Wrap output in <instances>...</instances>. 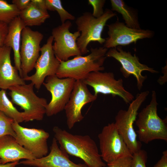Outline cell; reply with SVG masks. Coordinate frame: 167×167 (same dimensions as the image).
I'll list each match as a JSON object with an SVG mask.
<instances>
[{"label": "cell", "mask_w": 167, "mask_h": 167, "mask_svg": "<svg viewBox=\"0 0 167 167\" xmlns=\"http://www.w3.org/2000/svg\"><path fill=\"white\" fill-rule=\"evenodd\" d=\"M97 96L92 94L83 80H76L64 110L66 124L69 129L84 118L82 109L86 104L95 101Z\"/></svg>", "instance_id": "cell-16"}, {"label": "cell", "mask_w": 167, "mask_h": 167, "mask_svg": "<svg viewBox=\"0 0 167 167\" xmlns=\"http://www.w3.org/2000/svg\"><path fill=\"white\" fill-rule=\"evenodd\" d=\"M132 157H125L120 158L111 163L107 164L109 167H130Z\"/></svg>", "instance_id": "cell-29"}, {"label": "cell", "mask_w": 167, "mask_h": 167, "mask_svg": "<svg viewBox=\"0 0 167 167\" xmlns=\"http://www.w3.org/2000/svg\"><path fill=\"white\" fill-rule=\"evenodd\" d=\"M101 158L107 164L123 157H132L114 123L104 126L98 135Z\"/></svg>", "instance_id": "cell-7"}, {"label": "cell", "mask_w": 167, "mask_h": 167, "mask_svg": "<svg viewBox=\"0 0 167 167\" xmlns=\"http://www.w3.org/2000/svg\"><path fill=\"white\" fill-rule=\"evenodd\" d=\"M12 2L21 11L26 9L29 6L31 0H13Z\"/></svg>", "instance_id": "cell-31"}, {"label": "cell", "mask_w": 167, "mask_h": 167, "mask_svg": "<svg viewBox=\"0 0 167 167\" xmlns=\"http://www.w3.org/2000/svg\"><path fill=\"white\" fill-rule=\"evenodd\" d=\"M12 127L16 135V141L36 158H41L47 155L48 152L47 141L49 137V133L42 129L23 127L15 121Z\"/></svg>", "instance_id": "cell-12"}, {"label": "cell", "mask_w": 167, "mask_h": 167, "mask_svg": "<svg viewBox=\"0 0 167 167\" xmlns=\"http://www.w3.org/2000/svg\"><path fill=\"white\" fill-rule=\"evenodd\" d=\"M35 158L30 152L19 144L13 136L5 135L0 137V159L2 164L21 159Z\"/></svg>", "instance_id": "cell-19"}, {"label": "cell", "mask_w": 167, "mask_h": 167, "mask_svg": "<svg viewBox=\"0 0 167 167\" xmlns=\"http://www.w3.org/2000/svg\"><path fill=\"white\" fill-rule=\"evenodd\" d=\"M83 80L86 85L93 88L96 96L102 94L118 96L127 104H130L134 98L131 93L125 89L122 79L116 80L113 72H92Z\"/></svg>", "instance_id": "cell-8"}, {"label": "cell", "mask_w": 167, "mask_h": 167, "mask_svg": "<svg viewBox=\"0 0 167 167\" xmlns=\"http://www.w3.org/2000/svg\"><path fill=\"white\" fill-rule=\"evenodd\" d=\"M11 49L4 45L0 53V88L4 90L13 86L25 84V81L19 75L18 70L11 64Z\"/></svg>", "instance_id": "cell-18"}, {"label": "cell", "mask_w": 167, "mask_h": 167, "mask_svg": "<svg viewBox=\"0 0 167 167\" xmlns=\"http://www.w3.org/2000/svg\"><path fill=\"white\" fill-rule=\"evenodd\" d=\"M72 26L71 22L67 20L52 30L51 36L54 41L53 49L59 61H65L71 57L82 55L76 43L80 32L78 31L71 32L70 29Z\"/></svg>", "instance_id": "cell-10"}, {"label": "cell", "mask_w": 167, "mask_h": 167, "mask_svg": "<svg viewBox=\"0 0 167 167\" xmlns=\"http://www.w3.org/2000/svg\"><path fill=\"white\" fill-rule=\"evenodd\" d=\"M61 149L69 155L81 159L88 167H104L95 141L88 135H74L57 126L53 129Z\"/></svg>", "instance_id": "cell-1"}, {"label": "cell", "mask_w": 167, "mask_h": 167, "mask_svg": "<svg viewBox=\"0 0 167 167\" xmlns=\"http://www.w3.org/2000/svg\"><path fill=\"white\" fill-rule=\"evenodd\" d=\"M111 11L120 14L127 27L135 29H140L138 14L136 10L128 6L122 0H110Z\"/></svg>", "instance_id": "cell-21"}, {"label": "cell", "mask_w": 167, "mask_h": 167, "mask_svg": "<svg viewBox=\"0 0 167 167\" xmlns=\"http://www.w3.org/2000/svg\"><path fill=\"white\" fill-rule=\"evenodd\" d=\"M19 164V161H17L5 164H0V167H15Z\"/></svg>", "instance_id": "cell-34"}, {"label": "cell", "mask_w": 167, "mask_h": 167, "mask_svg": "<svg viewBox=\"0 0 167 167\" xmlns=\"http://www.w3.org/2000/svg\"><path fill=\"white\" fill-rule=\"evenodd\" d=\"M43 37L42 33L29 27H26L22 30L20 50L22 78L28 76V74L34 68L40 56V44Z\"/></svg>", "instance_id": "cell-15"}, {"label": "cell", "mask_w": 167, "mask_h": 167, "mask_svg": "<svg viewBox=\"0 0 167 167\" xmlns=\"http://www.w3.org/2000/svg\"><path fill=\"white\" fill-rule=\"evenodd\" d=\"M147 159L146 152L141 149L133 154L130 167H146Z\"/></svg>", "instance_id": "cell-27"}, {"label": "cell", "mask_w": 167, "mask_h": 167, "mask_svg": "<svg viewBox=\"0 0 167 167\" xmlns=\"http://www.w3.org/2000/svg\"><path fill=\"white\" fill-rule=\"evenodd\" d=\"M19 12L14 5L4 0H0V21L9 24L19 16Z\"/></svg>", "instance_id": "cell-24"}, {"label": "cell", "mask_w": 167, "mask_h": 167, "mask_svg": "<svg viewBox=\"0 0 167 167\" xmlns=\"http://www.w3.org/2000/svg\"><path fill=\"white\" fill-rule=\"evenodd\" d=\"M153 167H167V150L164 151L161 159Z\"/></svg>", "instance_id": "cell-32"}, {"label": "cell", "mask_w": 167, "mask_h": 167, "mask_svg": "<svg viewBox=\"0 0 167 167\" xmlns=\"http://www.w3.org/2000/svg\"><path fill=\"white\" fill-rule=\"evenodd\" d=\"M0 111L19 123L24 121L23 112H19L7 97L5 90H0Z\"/></svg>", "instance_id": "cell-23"}, {"label": "cell", "mask_w": 167, "mask_h": 167, "mask_svg": "<svg viewBox=\"0 0 167 167\" xmlns=\"http://www.w3.org/2000/svg\"><path fill=\"white\" fill-rule=\"evenodd\" d=\"M88 5H91L93 8L92 15L95 18H99L104 14L103 7L105 3V0H88Z\"/></svg>", "instance_id": "cell-28"}, {"label": "cell", "mask_w": 167, "mask_h": 167, "mask_svg": "<svg viewBox=\"0 0 167 167\" xmlns=\"http://www.w3.org/2000/svg\"><path fill=\"white\" fill-rule=\"evenodd\" d=\"M48 155L40 158L26 160L19 164L35 167H88L85 164H76L70 160L69 155L61 149L54 137Z\"/></svg>", "instance_id": "cell-17"}, {"label": "cell", "mask_w": 167, "mask_h": 167, "mask_svg": "<svg viewBox=\"0 0 167 167\" xmlns=\"http://www.w3.org/2000/svg\"><path fill=\"white\" fill-rule=\"evenodd\" d=\"M106 56L113 58L120 63L121 65L120 71L125 78H128L132 75L136 78L139 90L141 89L143 82L147 78L146 75H142L143 71H147L152 73L159 72L153 68L140 63L135 54L132 55L129 51L124 50L121 46L109 49Z\"/></svg>", "instance_id": "cell-13"}, {"label": "cell", "mask_w": 167, "mask_h": 167, "mask_svg": "<svg viewBox=\"0 0 167 167\" xmlns=\"http://www.w3.org/2000/svg\"><path fill=\"white\" fill-rule=\"evenodd\" d=\"M2 47H0V52L1 51Z\"/></svg>", "instance_id": "cell-36"}, {"label": "cell", "mask_w": 167, "mask_h": 167, "mask_svg": "<svg viewBox=\"0 0 167 167\" xmlns=\"http://www.w3.org/2000/svg\"><path fill=\"white\" fill-rule=\"evenodd\" d=\"M2 164L1 159H0V164Z\"/></svg>", "instance_id": "cell-35"}, {"label": "cell", "mask_w": 167, "mask_h": 167, "mask_svg": "<svg viewBox=\"0 0 167 167\" xmlns=\"http://www.w3.org/2000/svg\"><path fill=\"white\" fill-rule=\"evenodd\" d=\"M34 86L31 83L13 86L8 89L12 102L24 110L23 117L25 122L41 121L46 113L47 100L36 95L34 91Z\"/></svg>", "instance_id": "cell-5"}, {"label": "cell", "mask_w": 167, "mask_h": 167, "mask_svg": "<svg viewBox=\"0 0 167 167\" xmlns=\"http://www.w3.org/2000/svg\"><path fill=\"white\" fill-rule=\"evenodd\" d=\"M46 8L47 10L56 11L60 18L62 24L67 20L75 19L74 16L69 13L63 7L60 0H45Z\"/></svg>", "instance_id": "cell-25"}, {"label": "cell", "mask_w": 167, "mask_h": 167, "mask_svg": "<svg viewBox=\"0 0 167 167\" xmlns=\"http://www.w3.org/2000/svg\"><path fill=\"white\" fill-rule=\"evenodd\" d=\"M25 27L19 16L15 18L9 24L8 32L4 43V45L13 49L15 66L21 77L20 50L22 32Z\"/></svg>", "instance_id": "cell-20"}, {"label": "cell", "mask_w": 167, "mask_h": 167, "mask_svg": "<svg viewBox=\"0 0 167 167\" xmlns=\"http://www.w3.org/2000/svg\"><path fill=\"white\" fill-rule=\"evenodd\" d=\"M117 14L106 8L103 14L99 18L94 17L92 13L85 12L78 17L75 21L77 31L80 35L76 43L82 55L89 52L87 46L91 42H97L104 44L105 39L102 37V33L107 21Z\"/></svg>", "instance_id": "cell-4"}, {"label": "cell", "mask_w": 167, "mask_h": 167, "mask_svg": "<svg viewBox=\"0 0 167 167\" xmlns=\"http://www.w3.org/2000/svg\"><path fill=\"white\" fill-rule=\"evenodd\" d=\"M14 122L13 119L0 111V137L10 135L15 138L16 135L12 127Z\"/></svg>", "instance_id": "cell-26"}, {"label": "cell", "mask_w": 167, "mask_h": 167, "mask_svg": "<svg viewBox=\"0 0 167 167\" xmlns=\"http://www.w3.org/2000/svg\"><path fill=\"white\" fill-rule=\"evenodd\" d=\"M31 3L43 11L48 12L45 0H31Z\"/></svg>", "instance_id": "cell-33"}, {"label": "cell", "mask_w": 167, "mask_h": 167, "mask_svg": "<svg viewBox=\"0 0 167 167\" xmlns=\"http://www.w3.org/2000/svg\"><path fill=\"white\" fill-rule=\"evenodd\" d=\"M88 55L78 56L60 64L56 75L60 78H70L83 80L90 73L105 70L103 66L108 49L101 47L90 49Z\"/></svg>", "instance_id": "cell-2"}, {"label": "cell", "mask_w": 167, "mask_h": 167, "mask_svg": "<svg viewBox=\"0 0 167 167\" xmlns=\"http://www.w3.org/2000/svg\"><path fill=\"white\" fill-rule=\"evenodd\" d=\"M158 104L156 92L152 91L150 103L138 113L135 121L140 142L147 144L156 139L167 141V119H162L158 115Z\"/></svg>", "instance_id": "cell-3"}, {"label": "cell", "mask_w": 167, "mask_h": 167, "mask_svg": "<svg viewBox=\"0 0 167 167\" xmlns=\"http://www.w3.org/2000/svg\"><path fill=\"white\" fill-rule=\"evenodd\" d=\"M75 81L70 78H60L56 75L46 77L43 85L51 95L46 109L47 116L56 115L64 110Z\"/></svg>", "instance_id": "cell-9"}, {"label": "cell", "mask_w": 167, "mask_h": 167, "mask_svg": "<svg viewBox=\"0 0 167 167\" xmlns=\"http://www.w3.org/2000/svg\"><path fill=\"white\" fill-rule=\"evenodd\" d=\"M109 167L107 165H106L105 167Z\"/></svg>", "instance_id": "cell-37"}, {"label": "cell", "mask_w": 167, "mask_h": 167, "mask_svg": "<svg viewBox=\"0 0 167 167\" xmlns=\"http://www.w3.org/2000/svg\"><path fill=\"white\" fill-rule=\"evenodd\" d=\"M19 16L25 26H39L50 17L48 12L39 9L31 2L25 9L20 11Z\"/></svg>", "instance_id": "cell-22"}, {"label": "cell", "mask_w": 167, "mask_h": 167, "mask_svg": "<svg viewBox=\"0 0 167 167\" xmlns=\"http://www.w3.org/2000/svg\"><path fill=\"white\" fill-rule=\"evenodd\" d=\"M53 38L50 36L46 43L41 47V54L34 67L35 72L32 75L23 78L25 81H31L38 90L40 88L46 77L56 75L60 64V61L55 56L53 49Z\"/></svg>", "instance_id": "cell-14"}, {"label": "cell", "mask_w": 167, "mask_h": 167, "mask_svg": "<svg viewBox=\"0 0 167 167\" xmlns=\"http://www.w3.org/2000/svg\"><path fill=\"white\" fill-rule=\"evenodd\" d=\"M149 93L146 91L138 93L135 99L130 104L127 110L121 109L115 117L114 124L132 154L141 149L142 144L137 139L133 124L138 111Z\"/></svg>", "instance_id": "cell-6"}, {"label": "cell", "mask_w": 167, "mask_h": 167, "mask_svg": "<svg viewBox=\"0 0 167 167\" xmlns=\"http://www.w3.org/2000/svg\"><path fill=\"white\" fill-rule=\"evenodd\" d=\"M9 24L0 21V47L4 45V41L8 33Z\"/></svg>", "instance_id": "cell-30"}, {"label": "cell", "mask_w": 167, "mask_h": 167, "mask_svg": "<svg viewBox=\"0 0 167 167\" xmlns=\"http://www.w3.org/2000/svg\"><path fill=\"white\" fill-rule=\"evenodd\" d=\"M107 26L108 37L105 39L103 47L108 49L135 44L139 40L150 38L154 35V32L149 29L129 28L120 22L118 18L114 23Z\"/></svg>", "instance_id": "cell-11"}]
</instances>
